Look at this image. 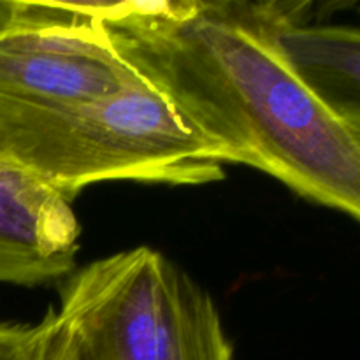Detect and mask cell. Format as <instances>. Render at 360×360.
<instances>
[{"mask_svg":"<svg viewBox=\"0 0 360 360\" xmlns=\"http://www.w3.org/2000/svg\"><path fill=\"white\" fill-rule=\"evenodd\" d=\"M359 137H360V136H359Z\"/></svg>","mask_w":360,"mask_h":360,"instance_id":"cell-9","label":"cell"},{"mask_svg":"<svg viewBox=\"0 0 360 360\" xmlns=\"http://www.w3.org/2000/svg\"><path fill=\"white\" fill-rule=\"evenodd\" d=\"M162 360H234L211 295L172 264L165 290Z\"/></svg>","mask_w":360,"mask_h":360,"instance_id":"cell-7","label":"cell"},{"mask_svg":"<svg viewBox=\"0 0 360 360\" xmlns=\"http://www.w3.org/2000/svg\"><path fill=\"white\" fill-rule=\"evenodd\" d=\"M292 2L88 4L109 41L224 153L360 224V137L295 76L276 30Z\"/></svg>","mask_w":360,"mask_h":360,"instance_id":"cell-1","label":"cell"},{"mask_svg":"<svg viewBox=\"0 0 360 360\" xmlns=\"http://www.w3.org/2000/svg\"><path fill=\"white\" fill-rule=\"evenodd\" d=\"M309 4H292L276 30L285 62L306 88L360 136V28L309 25Z\"/></svg>","mask_w":360,"mask_h":360,"instance_id":"cell-6","label":"cell"},{"mask_svg":"<svg viewBox=\"0 0 360 360\" xmlns=\"http://www.w3.org/2000/svg\"><path fill=\"white\" fill-rule=\"evenodd\" d=\"M139 79L88 4L0 0V102L97 101Z\"/></svg>","mask_w":360,"mask_h":360,"instance_id":"cell-3","label":"cell"},{"mask_svg":"<svg viewBox=\"0 0 360 360\" xmlns=\"http://www.w3.org/2000/svg\"><path fill=\"white\" fill-rule=\"evenodd\" d=\"M79 236L65 197L0 157V283L39 287L69 278Z\"/></svg>","mask_w":360,"mask_h":360,"instance_id":"cell-5","label":"cell"},{"mask_svg":"<svg viewBox=\"0 0 360 360\" xmlns=\"http://www.w3.org/2000/svg\"><path fill=\"white\" fill-rule=\"evenodd\" d=\"M171 262L148 246L86 264L60 290L77 360H162Z\"/></svg>","mask_w":360,"mask_h":360,"instance_id":"cell-4","label":"cell"},{"mask_svg":"<svg viewBox=\"0 0 360 360\" xmlns=\"http://www.w3.org/2000/svg\"><path fill=\"white\" fill-rule=\"evenodd\" d=\"M0 157L69 202L104 181L195 186L225 176L224 153L143 76L97 101L0 102Z\"/></svg>","mask_w":360,"mask_h":360,"instance_id":"cell-2","label":"cell"},{"mask_svg":"<svg viewBox=\"0 0 360 360\" xmlns=\"http://www.w3.org/2000/svg\"><path fill=\"white\" fill-rule=\"evenodd\" d=\"M0 360H77L76 334L53 308L37 322L0 320Z\"/></svg>","mask_w":360,"mask_h":360,"instance_id":"cell-8","label":"cell"}]
</instances>
